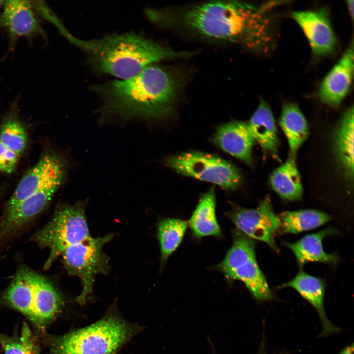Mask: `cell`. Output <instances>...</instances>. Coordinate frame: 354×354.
Segmentation results:
<instances>
[{"label": "cell", "mask_w": 354, "mask_h": 354, "mask_svg": "<svg viewBox=\"0 0 354 354\" xmlns=\"http://www.w3.org/2000/svg\"><path fill=\"white\" fill-rule=\"evenodd\" d=\"M266 8L243 1H214L174 14L159 11L156 19L158 23L179 26L208 38L266 53L272 47L274 36L272 19Z\"/></svg>", "instance_id": "obj_1"}, {"label": "cell", "mask_w": 354, "mask_h": 354, "mask_svg": "<svg viewBox=\"0 0 354 354\" xmlns=\"http://www.w3.org/2000/svg\"><path fill=\"white\" fill-rule=\"evenodd\" d=\"M93 90L112 113L158 119L172 114L178 82L168 71L151 64L133 77L99 85Z\"/></svg>", "instance_id": "obj_2"}, {"label": "cell", "mask_w": 354, "mask_h": 354, "mask_svg": "<svg viewBox=\"0 0 354 354\" xmlns=\"http://www.w3.org/2000/svg\"><path fill=\"white\" fill-rule=\"evenodd\" d=\"M69 40L86 53L94 70L123 80L135 76L153 63L189 55L188 52H176L130 33L90 40L72 36Z\"/></svg>", "instance_id": "obj_3"}, {"label": "cell", "mask_w": 354, "mask_h": 354, "mask_svg": "<svg viewBox=\"0 0 354 354\" xmlns=\"http://www.w3.org/2000/svg\"><path fill=\"white\" fill-rule=\"evenodd\" d=\"M114 310L87 326L47 338L50 354H116L140 330Z\"/></svg>", "instance_id": "obj_4"}, {"label": "cell", "mask_w": 354, "mask_h": 354, "mask_svg": "<svg viewBox=\"0 0 354 354\" xmlns=\"http://www.w3.org/2000/svg\"><path fill=\"white\" fill-rule=\"evenodd\" d=\"M85 208L83 202L59 205L48 223L31 236V241L49 249L44 270L49 269L67 248L90 236Z\"/></svg>", "instance_id": "obj_5"}, {"label": "cell", "mask_w": 354, "mask_h": 354, "mask_svg": "<svg viewBox=\"0 0 354 354\" xmlns=\"http://www.w3.org/2000/svg\"><path fill=\"white\" fill-rule=\"evenodd\" d=\"M91 236L67 248L61 254L63 265L68 274L78 277L82 285L81 293L74 299L80 305L86 304L93 292L97 275H107L110 270L109 257L103 252L104 245L113 237Z\"/></svg>", "instance_id": "obj_6"}, {"label": "cell", "mask_w": 354, "mask_h": 354, "mask_svg": "<svg viewBox=\"0 0 354 354\" xmlns=\"http://www.w3.org/2000/svg\"><path fill=\"white\" fill-rule=\"evenodd\" d=\"M233 237L231 247L214 268L229 280L242 281L256 299H271L273 294L258 265L252 238L237 229L233 232Z\"/></svg>", "instance_id": "obj_7"}, {"label": "cell", "mask_w": 354, "mask_h": 354, "mask_svg": "<svg viewBox=\"0 0 354 354\" xmlns=\"http://www.w3.org/2000/svg\"><path fill=\"white\" fill-rule=\"evenodd\" d=\"M166 163L178 174L217 184L227 190L238 189L243 181L235 165L214 154L195 151L181 152L168 157Z\"/></svg>", "instance_id": "obj_8"}, {"label": "cell", "mask_w": 354, "mask_h": 354, "mask_svg": "<svg viewBox=\"0 0 354 354\" xmlns=\"http://www.w3.org/2000/svg\"><path fill=\"white\" fill-rule=\"evenodd\" d=\"M67 167L66 161L60 154L52 151L43 154L21 178L6 203L4 211L43 188L60 187L66 178Z\"/></svg>", "instance_id": "obj_9"}, {"label": "cell", "mask_w": 354, "mask_h": 354, "mask_svg": "<svg viewBox=\"0 0 354 354\" xmlns=\"http://www.w3.org/2000/svg\"><path fill=\"white\" fill-rule=\"evenodd\" d=\"M227 216L237 230L244 234L265 242L275 251L278 250L274 236L280 228V220L274 212L268 197L262 201L255 209L233 205Z\"/></svg>", "instance_id": "obj_10"}, {"label": "cell", "mask_w": 354, "mask_h": 354, "mask_svg": "<svg viewBox=\"0 0 354 354\" xmlns=\"http://www.w3.org/2000/svg\"><path fill=\"white\" fill-rule=\"evenodd\" d=\"M291 16L302 30L315 55L325 56L334 51L337 39L326 8L294 11Z\"/></svg>", "instance_id": "obj_11"}, {"label": "cell", "mask_w": 354, "mask_h": 354, "mask_svg": "<svg viewBox=\"0 0 354 354\" xmlns=\"http://www.w3.org/2000/svg\"><path fill=\"white\" fill-rule=\"evenodd\" d=\"M59 188L52 186L43 188L4 211L0 219V244L15 235L42 212Z\"/></svg>", "instance_id": "obj_12"}, {"label": "cell", "mask_w": 354, "mask_h": 354, "mask_svg": "<svg viewBox=\"0 0 354 354\" xmlns=\"http://www.w3.org/2000/svg\"><path fill=\"white\" fill-rule=\"evenodd\" d=\"M354 56L352 41L320 85L318 95L325 104L332 107L338 106L348 94L353 79Z\"/></svg>", "instance_id": "obj_13"}, {"label": "cell", "mask_w": 354, "mask_h": 354, "mask_svg": "<svg viewBox=\"0 0 354 354\" xmlns=\"http://www.w3.org/2000/svg\"><path fill=\"white\" fill-rule=\"evenodd\" d=\"M32 5L28 0L5 1L0 16V27L7 30L11 40L21 36L43 35Z\"/></svg>", "instance_id": "obj_14"}, {"label": "cell", "mask_w": 354, "mask_h": 354, "mask_svg": "<svg viewBox=\"0 0 354 354\" xmlns=\"http://www.w3.org/2000/svg\"><path fill=\"white\" fill-rule=\"evenodd\" d=\"M212 139L225 152L247 164H252L255 141L247 123L236 120L222 124L217 127Z\"/></svg>", "instance_id": "obj_15"}, {"label": "cell", "mask_w": 354, "mask_h": 354, "mask_svg": "<svg viewBox=\"0 0 354 354\" xmlns=\"http://www.w3.org/2000/svg\"><path fill=\"white\" fill-rule=\"evenodd\" d=\"M30 275L33 287L32 322L43 327L59 314L63 300L59 292L46 278L32 269Z\"/></svg>", "instance_id": "obj_16"}, {"label": "cell", "mask_w": 354, "mask_h": 354, "mask_svg": "<svg viewBox=\"0 0 354 354\" xmlns=\"http://www.w3.org/2000/svg\"><path fill=\"white\" fill-rule=\"evenodd\" d=\"M282 287L294 289L315 308L322 323L321 336H327L340 331V329L329 320L325 312L324 301L325 286L322 280L300 272L292 280L283 285Z\"/></svg>", "instance_id": "obj_17"}, {"label": "cell", "mask_w": 354, "mask_h": 354, "mask_svg": "<svg viewBox=\"0 0 354 354\" xmlns=\"http://www.w3.org/2000/svg\"><path fill=\"white\" fill-rule=\"evenodd\" d=\"M255 141L263 150L277 157L279 145L275 120L270 107L261 99L247 123Z\"/></svg>", "instance_id": "obj_18"}, {"label": "cell", "mask_w": 354, "mask_h": 354, "mask_svg": "<svg viewBox=\"0 0 354 354\" xmlns=\"http://www.w3.org/2000/svg\"><path fill=\"white\" fill-rule=\"evenodd\" d=\"M31 269L19 268L16 275L1 295L3 303L27 317L33 319V287Z\"/></svg>", "instance_id": "obj_19"}, {"label": "cell", "mask_w": 354, "mask_h": 354, "mask_svg": "<svg viewBox=\"0 0 354 354\" xmlns=\"http://www.w3.org/2000/svg\"><path fill=\"white\" fill-rule=\"evenodd\" d=\"M334 233V230L328 228L307 235L295 242H284V244L293 252L300 267L310 262L334 264L338 260L337 257L326 253L322 244L324 237Z\"/></svg>", "instance_id": "obj_20"}, {"label": "cell", "mask_w": 354, "mask_h": 354, "mask_svg": "<svg viewBox=\"0 0 354 354\" xmlns=\"http://www.w3.org/2000/svg\"><path fill=\"white\" fill-rule=\"evenodd\" d=\"M215 206L214 190L211 188L202 196L188 222L196 237L221 236Z\"/></svg>", "instance_id": "obj_21"}, {"label": "cell", "mask_w": 354, "mask_h": 354, "mask_svg": "<svg viewBox=\"0 0 354 354\" xmlns=\"http://www.w3.org/2000/svg\"><path fill=\"white\" fill-rule=\"evenodd\" d=\"M270 182L275 191L284 199L295 201L302 197L300 175L293 157H290L273 172Z\"/></svg>", "instance_id": "obj_22"}, {"label": "cell", "mask_w": 354, "mask_h": 354, "mask_svg": "<svg viewBox=\"0 0 354 354\" xmlns=\"http://www.w3.org/2000/svg\"><path fill=\"white\" fill-rule=\"evenodd\" d=\"M280 124L292 154H296L308 135L306 120L296 103L288 102L283 105Z\"/></svg>", "instance_id": "obj_23"}, {"label": "cell", "mask_w": 354, "mask_h": 354, "mask_svg": "<svg viewBox=\"0 0 354 354\" xmlns=\"http://www.w3.org/2000/svg\"><path fill=\"white\" fill-rule=\"evenodd\" d=\"M335 148L339 161L347 175H354V108H350L342 116L334 137Z\"/></svg>", "instance_id": "obj_24"}, {"label": "cell", "mask_w": 354, "mask_h": 354, "mask_svg": "<svg viewBox=\"0 0 354 354\" xmlns=\"http://www.w3.org/2000/svg\"><path fill=\"white\" fill-rule=\"evenodd\" d=\"M279 219L283 232L296 234L323 225L331 216L318 210L304 209L284 211Z\"/></svg>", "instance_id": "obj_25"}, {"label": "cell", "mask_w": 354, "mask_h": 354, "mask_svg": "<svg viewBox=\"0 0 354 354\" xmlns=\"http://www.w3.org/2000/svg\"><path fill=\"white\" fill-rule=\"evenodd\" d=\"M188 223L178 218H168L160 221L157 227V236L161 250L163 265L181 243Z\"/></svg>", "instance_id": "obj_26"}, {"label": "cell", "mask_w": 354, "mask_h": 354, "mask_svg": "<svg viewBox=\"0 0 354 354\" xmlns=\"http://www.w3.org/2000/svg\"><path fill=\"white\" fill-rule=\"evenodd\" d=\"M0 345L4 354H40L35 337L25 322L18 334L9 336L0 332Z\"/></svg>", "instance_id": "obj_27"}, {"label": "cell", "mask_w": 354, "mask_h": 354, "mask_svg": "<svg viewBox=\"0 0 354 354\" xmlns=\"http://www.w3.org/2000/svg\"><path fill=\"white\" fill-rule=\"evenodd\" d=\"M28 133L22 123L15 117L6 118L0 127V141L19 155L25 150Z\"/></svg>", "instance_id": "obj_28"}, {"label": "cell", "mask_w": 354, "mask_h": 354, "mask_svg": "<svg viewBox=\"0 0 354 354\" xmlns=\"http://www.w3.org/2000/svg\"><path fill=\"white\" fill-rule=\"evenodd\" d=\"M19 156L0 141V171L12 173L17 165Z\"/></svg>", "instance_id": "obj_29"}, {"label": "cell", "mask_w": 354, "mask_h": 354, "mask_svg": "<svg viewBox=\"0 0 354 354\" xmlns=\"http://www.w3.org/2000/svg\"><path fill=\"white\" fill-rule=\"evenodd\" d=\"M354 343H353L344 348L337 354H354Z\"/></svg>", "instance_id": "obj_30"}, {"label": "cell", "mask_w": 354, "mask_h": 354, "mask_svg": "<svg viewBox=\"0 0 354 354\" xmlns=\"http://www.w3.org/2000/svg\"><path fill=\"white\" fill-rule=\"evenodd\" d=\"M354 0H348L346 1L347 6L352 19L354 18Z\"/></svg>", "instance_id": "obj_31"}, {"label": "cell", "mask_w": 354, "mask_h": 354, "mask_svg": "<svg viewBox=\"0 0 354 354\" xmlns=\"http://www.w3.org/2000/svg\"><path fill=\"white\" fill-rule=\"evenodd\" d=\"M5 0H0V8L3 6Z\"/></svg>", "instance_id": "obj_32"}, {"label": "cell", "mask_w": 354, "mask_h": 354, "mask_svg": "<svg viewBox=\"0 0 354 354\" xmlns=\"http://www.w3.org/2000/svg\"><path fill=\"white\" fill-rule=\"evenodd\" d=\"M258 354H266V353L265 352V350H263L260 351ZM286 354L282 353V354Z\"/></svg>", "instance_id": "obj_33"}]
</instances>
